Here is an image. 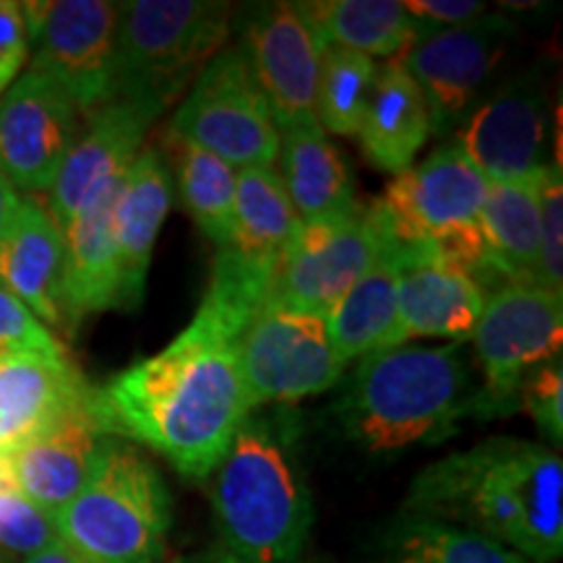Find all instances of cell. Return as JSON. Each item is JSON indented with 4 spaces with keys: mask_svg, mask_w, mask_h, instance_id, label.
Masks as SVG:
<instances>
[{
    "mask_svg": "<svg viewBox=\"0 0 563 563\" xmlns=\"http://www.w3.org/2000/svg\"><path fill=\"white\" fill-rule=\"evenodd\" d=\"M81 131V110L51 76L26 70L0 97V167L13 188L47 194Z\"/></svg>",
    "mask_w": 563,
    "mask_h": 563,
    "instance_id": "2e32d148",
    "label": "cell"
},
{
    "mask_svg": "<svg viewBox=\"0 0 563 563\" xmlns=\"http://www.w3.org/2000/svg\"><path fill=\"white\" fill-rule=\"evenodd\" d=\"M300 563H323V561H300Z\"/></svg>",
    "mask_w": 563,
    "mask_h": 563,
    "instance_id": "b9f144b4",
    "label": "cell"
},
{
    "mask_svg": "<svg viewBox=\"0 0 563 563\" xmlns=\"http://www.w3.org/2000/svg\"><path fill=\"white\" fill-rule=\"evenodd\" d=\"M394 230L382 203L327 224H302L274 274L264 308L329 319L352 285L378 262Z\"/></svg>",
    "mask_w": 563,
    "mask_h": 563,
    "instance_id": "8fae6325",
    "label": "cell"
},
{
    "mask_svg": "<svg viewBox=\"0 0 563 563\" xmlns=\"http://www.w3.org/2000/svg\"><path fill=\"white\" fill-rule=\"evenodd\" d=\"M241 336L199 308L165 350L95 389L108 433L152 449L191 481H207L251 412L238 361Z\"/></svg>",
    "mask_w": 563,
    "mask_h": 563,
    "instance_id": "6da1fadb",
    "label": "cell"
},
{
    "mask_svg": "<svg viewBox=\"0 0 563 563\" xmlns=\"http://www.w3.org/2000/svg\"><path fill=\"white\" fill-rule=\"evenodd\" d=\"M173 496L136 443L110 435L89 481L55 514L58 540L84 563H165Z\"/></svg>",
    "mask_w": 563,
    "mask_h": 563,
    "instance_id": "5b68a950",
    "label": "cell"
},
{
    "mask_svg": "<svg viewBox=\"0 0 563 563\" xmlns=\"http://www.w3.org/2000/svg\"><path fill=\"white\" fill-rule=\"evenodd\" d=\"M488 188L490 183L452 141L394 175L378 203L399 241L431 243L483 287V279H498L485 258L481 232Z\"/></svg>",
    "mask_w": 563,
    "mask_h": 563,
    "instance_id": "52a82bcc",
    "label": "cell"
},
{
    "mask_svg": "<svg viewBox=\"0 0 563 563\" xmlns=\"http://www.w3.org/2000/svg\"><path fill=\"white\" fill-rule=\"evenodd\" d=\"M431 136V112L420 87L402 60H386L376 68L371 102L357 131L365 159L382 173L399 175L415 165Z\"/></svg>",
    "mask_w": 563,
    "mask_h": 563,
    "instance_id": "484cf974",
    "label": "cell"
},
{
    "mask_svg": "<svg viewBox=\"0 0 563 563\" xmlns=\"http://www.w3.org/2000/svg\"><path fill=\"white\" fill-rule=\"evenodd\" d=\"M19 352L51 357L66 355L51 329L16 295L0 285V355H19Z\"/></svg>",
    "mask_w": 563,
    "mask_h": 563,
    "instance_id": "d590c367",
    "label": "cell"
},
{
    "mask_svg": "<svg viewBox=\"0 0 563 563\" xmlns=\"http://www.w3.org/2000/svg\"><path fill=\"white\" fill-rule=\"evenodd\" d=\"M402 514L496 540L532 563L563 553V462L543 443L498 435L428 464Z\"/></svg>",
    "mask_w": 563,
    "mask_h": 563,
    "instance_id": "7a4b0ae2",
    "label": "cell"
},
{
    "mask_svg": "<svg viewBox=\"0 0 563 563\" xmlns=\"http://www.w3.org/2000/svg\"><path fill=\"white\" fill-rule=\"evenodd\" d=\"M405 9L422 30H449L488 13V5L481 0H407Z\"/></svg>",
    "mask_w": 563,
    "mask_h": 563,
    "instance_id": "74e56055",
    "label": "cell"
},
{
    "mask_svg": "<svg viewBox=\"0 0 563 563\" xmlns=\"http://www.w3.org/2000/svg\"><path fill=\"white\" fill-rule=\"evenodd\" d=\"M230 5L214 0L118 3L115 97L170 110L222 51Z\"/></svg>",
    "mask_w": 563,
    "mask_h": 563,
    "instance_id": "8992f818",
    "label": "cell"
},
{
    "mask_svg": "<svg viewBox=\"0 0 563 563\" xmlns=\"http://www.w3.org/2000/svg\"><path fill=\"white\" fill-rule=\"evenodd\" d=\"M170 563H183V561H180V559H173V561H170Z\"/></svg>",
    "mask_w": 563,
    "mask_h": 563,
    "instance_id": "7bdbcfd3",
    "label": "cell"
},
{
    "mask_svg": "<svg viewBox=\"0 0 563 563\" xmlns=\"http://www.w3.org/2000/svg\"><path fill=\"white\" fill-rule=\"evenodd\" d=\"M16 207H19L16 188L11 186V180L5 178L3 167H0V243H3L5 232H9V228H11V220H13V214H16Z\"/></svg>",
    "mask_w": 563,
    "mask_h": 563,
    "instance_id": "f35d334b",
    "label": "cell"
},
{
    "mask_svg": "<svg viewBox=\"0 0 563 563\" xmlns=\"http://www.w3.org/2000/svg\"><path fill=\"white\" fill-rule=\"evenodd\" d=\"M58 543L55 519L32 504L0 462V563L11 559H32L47 545Z\"/></svg>",
    "mask_w": 563,
    "mask_h": 563,
    "instance_id": "d6a6232c",
    "label": "cell"
},
{
    "mask_svg": "<svg viewBox=\"0 0 563 563\" xmlns=\"http://www.w3.org/2000/svg\"><path fill=\"white\" fill-rule=\"evenodd\" d=\"M545 173V170H543ZM530 180L490 183L481 211L485 258L498 279L532 285L540 253V183Z\"/></svg>",
    "mask_w": 563,
    "mask_h": 563,
    "instance_id": "83f0119b",
    "label": "cell"
},
{
    "mask_svg": "<svg viewBox=\"0 0 563 563\" xmlns=\"http://www.w3.org/2000/svg\"><path fill=\"white\" fill-rule=\"evenodd\" d=\"M30 32V70L51 76L89 115L115 97L118 3L53 0L21 3Z\"/></svg>",
    "mask_w": 563,
    "mask_h": 563,
    "instance_id": "7c38bea8",
    "label": "cell"
},
{
    "mask_svg": "<svg viewBox=\"0 0 563 563\" xmlns=\"http://www.w3.org/2000/svg\"><path fill=\"white\" fill-rule=\"evenodd\" d=\"M180 203L203 235L217 249H224L235 224L238 170L199 146L180 144L178 159Z\"/></svg>",
    "mask_w": 563,
    "mask_h": 563,
    "instance_id": "4dcf8cb0",
    "label": "cell"
},
{
    "mask_svg": "<svg viewBox=\"0 0 563 563\" xmlns=\"http://www.w3.org/2000/svg\"><path fill=\"white\" fill-rule=\"evenodd\" d=\"M534 287L563 298V183L561 159L551 162L540 183V253L534 264Z\"/></svg>",
    "mask_w": 563,
    "mask_h": 563,
    "instance_id": "836d02e7",
    "label": "cell"
},
{
    "mask_svg": "<svg viewBox=\"0 0 563 563\" xmlns=\"http://www.w3.org/2000/svg\"><path fill=\"white\" fill-rule=\"evenodd\" d=\"M514 34L517 26L509 16L483 13L470 24L426 30L399 55L426 97L435 136L456 129L481 104Z\"/></svg>",
    "mask_w": 563,
    "mask_h": 563,
    "instance_id": "5bb4252c",
    "label": "cell"
},
{
    "mask_svg": "<svg viewBox=\"0 0 563 563\" xmlns=\"http://www.w3.org/2000/svg\"><path fill=\"white\" fill-rule=\"evenodd\" d=\"M110 439L95 402V386L58 420L5 460L19 490L55 519L87 485L104 441Z\"/></svg>",
    "mask_w": 563,
    "mask_h": 563,
    "instance_id": "d6986e66",
    "label": "cell"
},
{
    "mask_svg": "<svg viewBox=\"0 0 563 563\" xmlns=\"http://www.w3.org/2000/svg\"><path fill=\"white\" fill-rule=\"evenodd\" d=\"M87 389L66 355H0V462L58 420Z\"/></svg>",
    "mask_w": 563,
    "mask_h": 563,
    "instance_id": "603a6c76",
    "label": "cell"
},
{
    "mask_svg": "<svg viewBox=\"0 0 563 563\" xmlns=\"http://www.w3.org/2000/svg\"><path fill=\"white\" fill-rule=\"evenodd\" d=\"M207 481L220 545L232 559L300 563L316 514L298 412L251 410Z\"/></svg>",
    "mask_w": 563,
    "mask_h": 563,
    "instance_id": "3957f363",
    "label": "cell"
},
{
    "mask_svg": "<svg viewBox=\"0 0 563 563\" xmlns=\"http://www.w3.org/2000/svg\"><path fill=\"white\" fill-rule=\"evenodd\" d=\"M551 102L538 74L506 81L460 123L454 144L488 183L530 180L545 170Z\"/></svg>",
    "mask_w": 563,
    "mask_h": 563,
    "instance_id": "e0dca14e",
    "label": "cell"
},
{
    "mask_svg": "<svg viewBox=\"0 0 563 563\" xmlns=\"http://www.w3.org/2000/svg\"><path fill=\"white\" fill-rule=\"evenodd\" d=\"M26 58H30V32L21 3L0 0V97L19 79Z\"/></svg>",
    "mask_w": 563,
    "mask_h": 563,
    "instance_id": "8d00e7d4",
    "label": "cell"
},
{
    "mask_svg": "<svg viewBox=\"0 0 563 563\" xmlns=\"http://www.w3.org/2000/svg\"><path fill=\"white\" fill-rule=\"evenodd\" d=\"M251 410L292 407L329 391L342 378L327 319L262 308L238 342Z\"/></svg>",
    "mask_w": 563,
    "mask_h": 563,
    "instance_id": "4fadbf2b",
    "label": "cell"
},
{
    "mask_svg": "<svg viewBox=\"0 0 563 563\" xmlns=\"http://www.w3.org/2000/svg\"><path fill=\"white\" fill-rule=\"evenodd\" d=\"M402 241L397 235L378 262L363 274L329 313L327 329L334 355L344 368L371 352L386 350L397 327V290Z\"/></svg>",
    "mask_w": 563,
    "mask_h": 563,
    "instance_id": "4316f807",
    "label": "cell"
},
{
    "mask_svg": "<svg viewBox=\"0 0 563 563\" xmlns=\"http://www.w3.org/2000/svg\"><path fill=\"white\" fill-rule=\"evenodd\" d=\"M376 81V63L368 55L329 45L316 89V121L334 136H357Z\"/></svg>",
    "mask_w": 563,
    "mask_h": 563,
    "instance_id": "1f68e13d",
    "label": "cell"
},
{
    "mask_svg": "<svg viewBox=\"0 0 563 563\" xmlns=\"http://www.w3.org/2000/svg\"><path fill=\"white\" fill-rule=\"evenodd\" d=\"M483 306V287L431 243H402L397 327L389 347L412 340H470Z\"/></svg>",
    "mask_w": 563,
    "mask_h": 563,
    "instance_id": "ac0fdd59",
    "label": "cell"
},
{
    "mask_svg": "<svg viewBox=\"0 0 563 563\" xmlns=\"http://www.w3.org/2000/svg\"><path fill=\"white\" fill-rule=\"evenodd\" d=\"M173 207V175L157 146L139 152L123 175L112 232L118 249V308L141 306L152 251Z\"/></svg>",
    "mask_w": 563,
    "mask_h": 563,
    "instance_id": "7402d4cb",
    "label": "cell"
},
{
    "mask_svg": "<svg viewBox=\"0 0 563 563\" xmlns=\"http://www.w3.org/2000/svg\"><path fill=\"white\" fill-rule=\"evenodd\" d=\"M170 136L214 154L235 170L274 165L279 129L241 45L222 47L201 68L173 112Z\"/></svg>",
    "mask_w": 563,
    "mask_h": 563,
    "instance_id": "9c48e42d",
    "label": "cell"
},
{
    "mask_svg": "<svg viewBox=\"0 0 563 563\" xmlns=\"http://www.w3.org/2000/svg\"><path fill=\"white\" fill-rule=\"evenodd\" d=\"M0 285L45 327L66 329L63 308V230L37 199H19L0 243Z\"/></svg>",
    "mask_w": 563,
    "mask_h": 563,
    "instance_id": "cb8c5ba5",
    "label": "cell"
},
{
    "mask_svg": "<svg viewBox=\"0 0 563 563\" xmlns=\"http://www.w3.org/2000/svg\"><path fill=\"white\" fill-rule=\"evenodd\" d=\"M24 563H84V561H79L76 559L74 553L68 551L66 545L60 543H53V545H47L45 551H40V553H34L32 559H26Z\"/></svg>",
    "mask_w": 563,
    "mask_h": 563,
    "instance_id": "ab89813d",
    "label": "cell"
},
{
    "mask_svg": "<svg viewBox=\"0 0 563 563\" xmlns=\"http://www.w3.org/2000/svg\"><path fill=\"white\" fill-rule=\"evenodd\" d=\"M308 5L329 45L371 60L399 58L426 32L397 0H321Z\"/></svg>",
    "mask_w": 563,
    "mask_h": 563,
    "instance_id": "f1b7e54d",
    "label": "cell"
},
{
    "mask_svg": "<svg viewBox=\"0 0 563 563\" xmlns=\"http://www.w3.org/2000/svg\"><path fill=\"white\" fill-rule=\"evenodd\" d=\"M475 394L464 342L399 344L361 357L332 415L352 446L389 456L449 439Z\"/></svg>",
    "mask_w": 563,
    "mask_h": 563,
    "instance_id": "277c9868",
    "label": "cell"
},
{
    "mask_svg": "<svg viewBox=\"0 0 563 563\" xmlns=\"http://www.w3.org/2000/svg\"><path fill=\"white\" fill-rule=\"evenodd\" d=\"M327 47L308 3H262L245 13L241 51L279 131L316 121Z\"/></svg>",
    "mask_w": 563,
    "mask_h": 563,
    "instance_id": "9a60e30c",
    "label": "cell"
},
{
    "mask_svg": "<svg viewBox=\"0 0 563 563\" xmlns=\"http://www.w3.org/2000/svg\"><path fill=\"white\" fill-rule=\"evenodd\" d=\"M563 298L534 285L506 282L485 295L473 332L483 389L475 394L477 418H501L519 407L527 373L561 355Z\"/></svg>",
    "mask_w": 563,
    "mask_h": 563,
    "instance_id": "30bf717a",
    "label": "cell"
},
{
    "mask_svg": "<svg viewBox=\"0 0 563 563\" xmlns=\"http://www.w3.org/2000/svg\"><path fill=\"white\" fill-rule=\"evenodd\" d=\"M125 175V173H123ZM123 175L104 183L63 228V308L66 329L91 313L118 308V249L112 217Z\"/></svg>",
    "mask_w": 563,
    "mask_h": 563,
    "instance_id": "44dd1931",
    "label": "cell"
},
{
    "mask_svg": "<svg viewBox=\"0 0 563 563\" xmlns=\"http://www.w3.org/2000/svg\"><path fill=\"white\" fill-rule=\"evenodd\" d=\"M378 563H532L511 548L462 527L399 511L376 545Z\"/></svg>",
    "mask_w": 563,
    "mask_h": 563,
    "instance_id": "f546056e",
    "label": "cell"
},
{
    "mask_svg": "<svg viewBox=\"0 0 563 563\" xmlns=\"http://www.w3.org/2000/svg\"><path fill=\"white\" fill-rule=\"evenodd\" d=\"M519 407H525L553 446H561L563 439V365L561 355L527 373L519 386Z\"/></svg>",
    "mask_w": 563,
    "mask_h": 563,
    "instance_id": "e575fe53",
    "label": "cell"
},
{
    "mask_svg": "<svg viewBox=\"0 0 563 563\" xmlns=\"http://www.w3.org/2000/svg\"><path fill=\"white\" fill-rule=\"evenodd\" d=\"M162 112L165 110H159L157 104L125 100V97H112L102 108L89 112L58 178L47 191L51 194L47 211L60 230L74 220L76 211L97 188L129 170L152 123Z\"/></svg>",
    "mask_w": 563,
    "mask_h": 563,
    "instance_id": "ffe728a7",
    "label": "cell"
},
{
    "mask_svg": "<svg viewBox=\"0 0 563 563\" xmlns=\"http://www.w3.org/2000/svg\"><path fill=\"white\" fill-rule=\"evenodd\" d=\"M279 159L282 186L302 224L336 222L361 209L347 162L316 121L279 131Z\"/></svg>",
    "mask_w": 563,
    "mask_h": 563,
    "instance_id": "d4e9b609",
    "label": "cell"
},
{
    "mask_svg": "<svg viewBox=\"0 0 563 563\" xmlns=\"http://www.w3.org/2000/svg\"><path fill=\"white\" fill-rule=\"evenodd\" d=\"M300 230L302 222L274 165L238 170L232 238L217 251L201 308L245 332L264 308L274 274Z\"/></svg>",
    "mask_w": 563,
    "mask_h": 563,
    "instance_id": "ba28073f",
    "label": "cell"
},
{
    "mask_svg": "<svg viewBox=\"0 0 563 563\" xmlns=\"http://www.w3.org/2000/svg\"><path fill=\"white\" fill-rule=\"evenodd\" d=\"M191 563H241L238 559H232V555L224 551L222 545H211L207 548V551L196 555V559Z\"/></svg>",
    "mask_w": 563,
    "mask_h": 563,
    "instance_id": "60d3db41",
    "label": "cell"
}]
</instances>
